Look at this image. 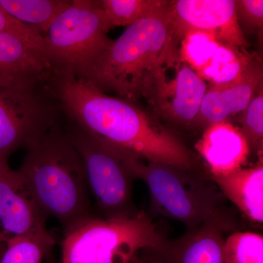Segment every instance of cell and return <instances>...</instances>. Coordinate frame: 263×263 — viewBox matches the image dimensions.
Wrapping results in <instances>:
<instances>
[{
	"instance_id": "obj_1",
	"label": "cell",
	"mask_w": 263,
	"mask_h": 263,
	"mask_svg": "<svg viewBox=\"0 0 263 263\" xmlns=\"http://www.w3.org/2000/svg\"><path fill=\"white\" fill-rule=\"evenodd\" d=\"M50 85L64 117L93 135L148 162L199 170L196 154L137 103L75 76L52 72Z\"/></svg>"
},
{
	"instance_id": "obj_2",
	"label": "cell",
	"mask_w": 263,
	"mask_h": 263,
	"mask_svg": "<svg viewBox=\"0 0 263 263\" xmlns=\"http://www.w3.org/2000/svg\"><path fill=\"white\" fill-rule=\"evenodd\" d=\"M169 4L129 26L81 79L106 94L150 103L169 71L181 64V38L170 19Z\"/></svg>"
},
{
	"instance_id": "obj_3",
	"label": "cell",
	"mask_w": 263,
	"mask_h": 263,
	"mask_svg": "<svg viewBox=\"0 0 263 263\" xmlns=\"http://www.w3.org/2000/svg\"><path fill=\"white\" fill-rule=\"evenodd\" d=\"M18 171L46 216L64 228L91 215L84 164L62 116L42 141L27 150Z\"/></svg>"
},
{
	"instance_id": "obj_4",
	"label": "cell",
	"mask_w": 263,
	"mask_h": 263,
	"mask_svg": "<svg viewBox=\"0 0 263 263\" xmlns=\"http://www.w3.org/2000/svg\"><path fill=\"white\" fill-rule=\"evenodd\" d=\"M135 179L146 183L155 214L182 223L187 230L221 210L224 197L210 175L171 164L148 162L119 146Z\"/></svg>"
},
{
	"instance_id": "obj_5",
	"label": "cell",
	"mask_w": 263,
	"mask_h": 263,
	"mask_svg": "<svg viewBox=\"0 0 263 263\" xmlns=\"http://www.w3.org/2000/svg\"><path fill=\"white\" fill-rule=\"evenodd\" d=\"M167 238L143 211L133 216H85L65 228L61 263H129L145 249L160 248Z\"/></svg>"
},
{
	"instance_id": "obj_6",
	"label": "cell",
	"mask_w": 263,
	"mask_h": 263,
	"mask_svg": "<svg viewBox=\"0 0 263 263\" xmlns=\"http://www.w3.org/2000/svg\"><path fill=\"white\" fill-rule=\"evenodd\" d=\"M99 1L72 0L43 34L52 72L83 78L113 43Z\"/></svg>"
},
{
	"instance_id": "obj_7",
	"label": "cell",
	"mask_w": 263,
	"mask_h": 263,
	"mask_svg": "<svg viewBox=\"0 0 263 263\" xmlns=\"http://www.w3.org/2000/svg\"><path fill=\"white\" fill-rule=\"evenodd\" d=\"M66 129L81 156L89 190L102 217L136 215L133 200L135 178L124 163L119 147L99 138L64 117Z\"/></svg>"
},
{
	"instance_id": "obj_8",
	"label": "cell",
	"mask_w": 263,
	"mask_h": 263,
	"mask_svg": "<svg viewBox=\"0 0 263 263\" xmlns=\"http://www.w3.org/2000/svg\"><path fill=\"white\" fill-rule=\"evenodd\" d=\"M51 76L37 82L0 87V162H8L15 151L36 146L62 117Z\"/></svg>"
},
{
	"instance_id": "obj_9",
	"label": "cell",
	"mask_w": 263,
	"mask_h": 263,
	"mask_svg": "<svg viewBox=\"0 0 263 263\" xmlns=\"http://www.w3.org/2000/svg\"><path fill=\"white\" fill-rule=\"evenodd\" d=\"M48 218L20 172L10 168L8 162H0V224L5 233L29 237L53 248Z\"/></svg>"
},
{
	"instance_id": "obj_10",
	"label": "cell",
	"mask_w": 263,
	"mask_h": 263,
	"mask_svg": "<svg viewBox=\"0 0 263 263\" xmlns=\"http://www.w3.org/2000/svg\"><path fill=\"white\" fill-rule=\"evenodd\" d=\"M168 15L180 38L191 31L212 34L224 44L245 49L247 44L235 11V0L170 1Z\"/></svg>"
},
{
	"instance_id": "obj_11",
	"label": "cell",
	"mask_w": 263,
	"mask_h": 263,
	"mask_svg": "<svg viewBox=\"0 0 263 263\" xmlns=\"http://www.w3.org/2000/svg\"><path fill=\"white\" fill-rule=\"evenodd\" d=\"M235 228L233 214L223 207L179 238H167L160 248L148 251L157 263H224L226 233Z\"/></svg>"
},
{
	"instance_id": "obj_12",
	"label": "cell",
	"mask_w": 263,
	"mask_h": 263,
	"mask_svg": "<svg viewBox=\"0 0 263 263\" xmlns=\"http://www.w3.org/2000/svg\"><path fill=\"white\" fill-rule=\"evenodd\" d=\"M262 87V62L254 55L239 78L228 84L208 87L194 126L205 129L214 123L226 121L233 114L243 112Z\"/></svg>"
},
{
	"instance_id": "obj_13",
	"label": "cell",
	"mask_w": 263,
	"mask_h": 263,
	"mask_svg": "<svg viewBox=\"0 0 263 263\" xmlns=\"http://www.w3.org/2000/svg\"><path fill=\"white\" fill-rule=\"evenodd\" d=\"M208 87L196 72L181 62L174 79L161 86L149 103L162 119L178 127H191Z\"/></svg>"
},
{
	"instance_id": "obj_14",
	"label": "cell",
	"mask_w": 263,
	"mask_h": 263,
	"mask_svg": "<svg viewBox=\"0 0 263 263\" xmlns=\"http://www.w3.org/2000/svg\"><path fill=\"white\" fill-rule=\"evenodd\" d=\"M51 72L43 41L0 33V87L44 80Z\"/></svg>"
},
{
	"instance_id": "obj_15",
	"label": "cell",
	"mask_w": 263,
	"mask_h": 263,
	"mask_svg": "<svg viewBox=\"0 0 263 263\" xmlns=\"http://www.w3.org/2000/svg\"><path fill=\"white\" fill-rule=\"evenodd\" d=\"M195 149L206 163L212 177L227 176L243 168L251 152L239 127L228 121L205 128Z\"/></svg>"
},
{
	"instance_id": "obj_16",
	"label": "cell",
	"mask_w": 263,
	"mask_h": 263,
	"mask_svg": "<svg viewBox=\"0 0 263 263\" xmlns=\"http://www.w3.org/2000/svg\"><path fill=\"white\" fill-rule=\"evenodd\" d=\"M212 177V176H211ZM224 198L238 208L249 220L263 222V165L243 167L233 174L212 177Z\"/></svg>"
},
{
	"instance_id": "obj_17",
	"label": "cell",
	"mask_w": 263,
	"mask_h": 263,
	"mask_svg": "<svg viewBox=\"0 0 263 263\" xmlns=\"http://www.w3.org/2000/svg\"><path fill=\"white\" fill-rule=\"evenodd\" d=\"M72 4L68 0H0V6L13 18L39 29L43 35L52 22Z\"/></svg>"
},
{
	"instance_id": "obj_18",
	"label": "cell",
	"mask_w": 263,
	"mask_h": 263,
	"mask_svg": "<svg viewBox=\"0 0 263 263\" xmlns=\"http://www.w3.org/2000/svg\"><path fill=\"white\" fill-rule=\"evenodd\" d=\"M253 57L247 50L221 43L211 61L198 76L212 85L228 84L242 75Z\"/></svg>"
},
{
	"instance_id": "obj_19",
	"label": "cell",
	"mask_w": 263,
	"mask_h": 263,
	"mask_svg": "<svg viewBox=\"0 0 263 263\" xmlns=\"http://www.w3.org/2000/svg\"><path fill=\"white\" fill-rule=\"evenodd\" d=\"M166 0H101L100 8L110 29L125 27L164 9Z\"/></svg>"
},
{
	"instance_id": "obj_20",
	"label": "cell",
	"mask_w": 263,
	"mask_h": 263,
	"mask_svg": "<svg viewBox=\"0 0 263 263\" xmlns=\"http://www.w3.org/2000/svg\"><path fill=\"white\" fill-rule=\"evenodd\" d=\"M220 41L209 33L191 31L185 34L180 42V60L197 75L214 57L221 45Z\"/></svg>"
},
{
	"instance_id": "obj_21",
	"label": "cell",
	"mask_w": 263,
	"mask_h": 263,
	"mask_svg": "<svg viewBox=\"0 0 263 263\" xmlns=\"http://www.w3.org/2000/svg\"><path fill=\"white\" fill-rule=\"evenodd\" d=\"M224 263H263V236L254 232L235 231L224 240Z\"/></svg>"
},
{
	"instance_id": "obj_22",
	"label": "cell",
	"mask_w": 263,
	"mask_h": 263,
	"mask_svg": "<svg viewBox=\"0 0 263 263\" xmlns=\"http://www.w3.org/2000/svg\"><path fill=\"white\" fill-rule=\"evenodd\" d=\"M4 241L0 263H43L44 257L53 249L29 237L8 235Z\"/></svg>"
},
{
	"instance_id": "obj_23",
	"label": "cell",
	"mask_w": 263,
	"mask_h": 263,
	"mask_svg": "<svg viewBox=\"0 0 263 263\" xmlns=\"http://www.w3.org/2000/svg\"><path fill=\"white\" fill-rule=\"evenodd\" d=\"M242 116V134L248 141L250 150L262 156L263 149V87L260 88L251 100Z\"/></svg>"
},
{
	"instance_id": "obj_24",
	"label": "cell",
	"mask_w": 263,
	"mask_h": 263,
	"mask_svg": "<svg viewBox=\"0 0 263 263\" xmlns=\"http://www.w3.org/2000/svg\"><path fill=\"white\" fill-rule=\"evenodd\" d=\"M235 11L240 28L243 31H262L263 27L262 0H237Z\"/></svg>"
},
{
	"instance_id": "obj_25",
	"label": "cell",
	"mask_w": 263,
	"mask_h": 263,
	"mask_svg": "<svg viewBox=\"0 0 263 263\" xmlns=\"http://www.w3.org/2000/svg\"><path fill=\"white\" fill-rule=\"evenodd\" d=\"M4 32L43 41V34L39 29L19 22L0 6V33Z\"/></svg>"
},
{
	"instance_id": "obj_26",
	"label": "cell",
	"mask_w": 263,
	"mask_h": 263,
	"mask_svg": "<svg viewBox=\"0 0 263 263\" xmlns=\"http://www.w3.org/2000/svg\"><path fill=\"white\" fill-rule=\"evenodd\" d=\"M129 263H157L151 256L148 249L142 251L132 259Z\"/></svg>"
}]
</instances>
